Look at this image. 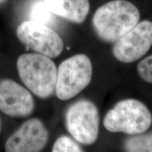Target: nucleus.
Returning <instances> with one entry per match:
<instances>
[{
  "label": "nucleus",
  "mask_w": 152,
  "mask_h": 152,
  "mask_svg": "<svg viewBox=\"0 0 152 152\" xmlns=\"http://www.w3.org/2000/svg\"><path fill=\"white\" fill-rule=\"evenodd\" d=\"M135 5L126 0H113L100 7L92 18L95 33L102 40L115 42L140 21Z\"/></svg>",
  "instance_id": "1"
},
{
  "label": "nucleus",
  "mask_w": 152,
  "mask_h": 152,
  "mask_svg": "<svg viewBox=\"0 0 152 152\" xmlns=\"http://www.w3.org/2000/svg\"><path fill=\"white\" fill-rule=\"evenodd\" d=\"M17 69L25 85L38 97L47 99L55 91L57 69L51 58L40 54H24L17 60Z\"/></svg>",
  "instance_id": "2"
},
{
  "label": "nucleus",
  "mask_w": 152,
  "mask_h": 152,
  "mask_svg": "<svg viewBox=\"0 0 152 152\" xmlns=\"http://www.w3.org/2000/svg\"><path fill=\"white\" fill-rule=\"evenodd\" d=\"M104 126L111 132L135 135L149 130L152 115L145 104L137 99L122 100L106 114Z\"/></svg>",
  "instance_id": "3"
},
{
  "label": "nucleus",
  "mask_w": 152,
  "mask_h": 152,
  "mask_svg": "<svg viewBox=\"0 0 152 152\" xmlns=\"http://www.w3.org/2000/svg\"><path fill=\"white\" fill-rule=\"evenodd\" d=\"M92 77V62L87 55L78 54L67 58L57 70L56 96L63 101L75 97L90 85Z\"/></svg>",
  "instance_id": "4"
},
{
  "label": "nucleus",
  "mask_w": 152,
  "mask_h": 152,
  "mask_svg": "<svg viewBox=\"0 0 152 152\" xmlns=\"http://www.w3.org/2000/svg\"><path fill=\"white\" fill-rule=\"evenodd\" d=\"M66 128L79 143L90 145L99 134V114L96 106L90 100H78L69 106L66 113Z\"/></svg>",
  "instance_id": "5"
},
{
  "label": "nucleus",
  "mask_w": 152,
  "mask_h": 152,
  "mask_svg": "<svg viewBox=\"0 0 152 152\" xmlns=\"http://www.w3.org/2000/svg\"><path fill=\"white\" fill-rule=\"evenodd\" d=\"M16 35L28 47L49 58H56L64 49L60 36L47 25L35 20L22 23L17 28Z\"/></svg>",
  "instance_id": "6"
},
{
  "label": "nucleus",
  "mask_w": 152,
  "mask_h": 152,
  "mask_svg": "<svg viewBox=\"0 0 152 152\" xmlns=\"http://www.w3.org/2000/svg\"><path fill=\"white\" fill-rule=\"evenodd\" d=\"M152 46V22L138 23L115 42L113 54L119 61L130 64L144 56Z\"/></svg>",
  "instance_id": "7"
},
{
  "label": "nucleus",
  "mask_w": 152,
  "mask_h": 152,
  "mask_svg": "<svg viewBox=\"0 0 152 152\" xmlns=\"http://www.w3.org/2000/svg\"><path fill=\"white\" fill-rule=\"evenodd\" d=\"M48 131L39 119L33 118L25 122L7 140V152H37L45 148L48 141Z\"/></svg>",
  "instance_id": "8"
},
{
  "label": "nucleus",
  "mask_w": 152,
  "mask_h": 152,
  "mask_svg": "<svg viewBox=\"0 0 152 152\" xmlns=\"http://www.w3.org/2000/svg\"><path fill=\"white\" fill-rule=\"evenodd\" d=\"M35 107L33 96L11 80H0V111L11 117H27Z\"/></svg>",
  "instance_id": "9"
},
{
  "label": "nucleus",
  "mask_w": 152,
  "mask_h": 152,
  "mask_svg": "<svg viewBox=\"0 0 152 152\" xmlns=\"http://www.w3.org/2000/svg\"><path fill=\"white\" fill-rule=\"evenodd\" d=\"M53 14L74 23H83L89 14L90 0H44Z\"/></svg>",
  "instance_id": "10"
},
{
  "label": "nucleus",
  "mask_w": 152,
  "mask_h": 152,
  "mask_svg": "<svg viewBox=\"0 0 152 152\" xmlns=\"http://www.w3.org/2000/svg\"><path fill=\"white\" fill-rule=\"evenodd\" d=\"M125 140L124 149L130 152H152V133L138 134Z\"/></svg>",
  "instance_id": "11"
},
{
  "label": "nucleus",
  "mask_w": 152,
  "mask_h": 152,
  "mask_svg": "<svg viewBox=\"0 0 152 152\" xmlns=\"http://www.w3.org/2000/svg\"><path fill=\"white\" fill-rule=\"evenodd\" d=\"M30 18L35 21L45 25L50 23L52 19V13L49 11L44 1L34 3L30 9Z\"/></svg>",
  "instance_id": "12"
},
{
  "label": "nucleus",
  "mask_w": 152,
  "mask_h": 152,
  "mask_svg": "<svg viewBox=\"0 0 152 152\" xmlns=\"http://www.w3.org/2000/svg\"><path fill=\"white\" fill-rule=\"evenodd\" d=\"M53 152H80L83 150L77 143L67 136H62L57 139L52 147Z\"/></svg>",
  "instance_id": "13"
},
{
  "label": "nucleus",
  "mask_w": 152,
  "mask_h": 152,
  "mask_svg": "<svg viewBox=\"0 0 152 152\" xmlns=\"http://www.w3.org/2000/svg\"><path fill=\"white\" fill-rule=\"evenodd\" d=\"M137 69L141 78L152 84V55L139 63Z\"/></svg>",
  "instance_id": "14"
},
{
  "label": "nucleus",
  "mask_w": 152,
  "mask_h": 152,
  "mask_svg": "<svg viewBox=\"0 0 152 152\" xmlns=\"http://www.w3.org/2000/svg\"><path fill=\"white\" fill-rule=\"evenodd\" d=\"M0 132H1V120H0Z\"/></svg>",
  "instance_id": "15"
},
{
  "label": "nucleus",
  "mask_w": 152,
  "mask_h": 152,
  "mask_svg": "<svg viewBox=\"0 0 152 152\" xmlns=\"http://www.w3.org/2000/svg\"><path fill=\"white\" fill-rule=\"evenodd\" d=\"M4 1V0H0V3L2 2V1Z\"/></svg>",
  "instance_id": "16"
}]
</instances>
